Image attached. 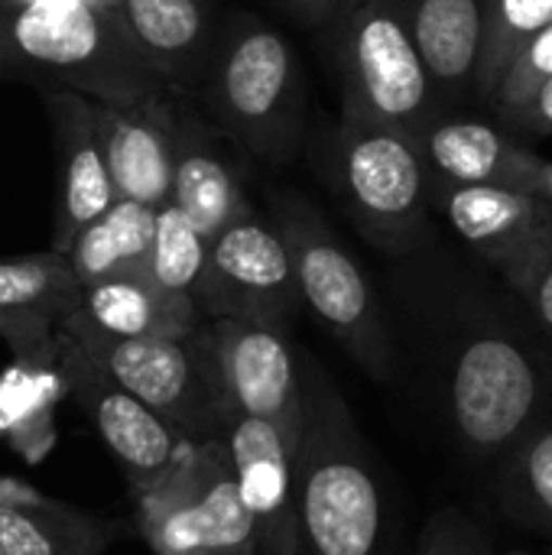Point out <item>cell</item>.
<instances>
[{"mask_svg":"<svg viewBox=\"0 0 552 555\" xmlns=\"http://www.w3.org/2000/svg\"><path fill=\"white\" fill-rule=\"evenodd\" d=\"M384 299L410 380L446 442L472 465L501 462L552 403V354L524 302L485 263L423 247L394 260Z\"/></svg>","mask_w":552,"mask_h":555,"instance_id":"6da1fadb","label":"cell"},{"mask_svg":"<svg viewBox=\"0 0 552 555\" xmlns=\"http://www.w3.org/2000/svg\"><path fill=\"white\" fill-rule=\"evenodd\" d=\"M303 433L293 452L299 555H394L381 465L332 374L299 354Z\"/></svg>","mask_w":552,"mask_h":555,"instance_id":"7a4b0ae2","label":"cell"},{"mask_svg":"<svg viewBox=\"0 0 552 555\" xmlns=\"http://www.w3.org/2000/svg\"><path fill=\"white\" fill-rule=\"evenodd\" d=\"M198 94L215 130L251 156L283 166L306 137V78L293 42L254 13L215 33Z\"/></svg>","mask_w":552,"mask_h":555,"instance_id":"3957f363","label":"cell"},{"mask_svg":"<svg viewBox=\"0 0 552 555\" xmlns=\"http://www.w3.org/2000/svg\"><path fill=\"white\" fill-rule=\"evenodd\" d=\"M270 224L286 244L303 306L377 384L400 380V354L384 296L325 215L293 189L270 192Z\"/></svg>","mask_w":552,"mask_h":555,"instance_id":"277c9868","label":"cell"},{"mask_svg":"<svg viewBox=\"0 0 552 555\" xmlns=\"http://www.w3.org/2000/svg\"><path fill=\"white\" fill-rule=\"evenodd\" d=\"M319 169L351 228L384 257L403 260L436 241L429 172L410 133L338 120Z\"/></svg>","mask_w":552,"mask_h":555,"instance_id":"5b68a950","label":"cell"},{"mask_svg":"<svg viewBox=\"0 0 552 555\" xmlns=\"http://www.w3.org/2000/svg\"><path fill=\"white\" fill-rule=\"evenodd\" d=\"M62 332L185 446L221 439L238 413L208 322L189 335L107 338L68 315Z\"/></svg>","mask_w":552,"mask_h":555,"instance_id":"8992f818","label":"cell"},{"mask_svg":"<svg viewBox=\"0 0 552 555\" xmlns=\"http://www.w3.org/2000/svg\"><path fill=\"white\" fill-rule=\"evenodd\" d=\"M329 26L342 81V120L416 137L442 104L397 0H338Z\"/></svg>","mask_w":552,"mask_h":555,"instance_id":"52a82bcc","label":"cell"},{"mask_svg":"<svg viewBox=\"0 0 552 555\" xmlns=\"http://www.w3.org/2000/svg\"><path fill=\"white\" fill-rule=\"evenodd\" d=\"M10 42L33 68L91 101L127 104L146 94H169L114 7L29 0L10 20Z\"/></svg>","mask_w":552,"mask_h":555,"instance_id":"ba28073f","label":"cell"},{"mask_svg":"<svg viewBox=\"0 0 552 555\" xmlns=\"http://www.w3.org/2000/svg\"><path fill=\"white\" fill-rule=\"evenodd\" d=\"M133 504V527L153 555H185L198 550L257 555L224 436L185 446L172 468L153 488L137 494Z\"/></svg>","mask_w":552,"mask_h":555,"instance_id":"9c48e42d","label":"cell"},{"mask_svg":"<svg viewBox=\"0 0 552 555\" xmlns=\"http://www.w3.org/2000/svg\"><path fill=\"white\" fill-rule=\"evenodd\" d=\"M202 322L247 319L290 328L303 309L286 244L257 211L208 241L205 270L192 293Z\"/></svg>","mask_w":552,"mask_h":555,"instance_id":"30bf717a","label":"cell"},{"mask_svg":"<svg viewBox=\"0 0 552 555\" xmlns=\"http://www.w3.org/2000/svg\"><path fill=\"white\" fill-rule=\"evenodd\" d=\"M49 361L62 384V393L88 416L107 452L120 462L130 494L153 488L172 462L182 455L185 442L159 423L137 397H130L91 354H85L65 332L55 335Z\"/></svg>","mask_w":552,"mask_h":555,"instance_id":"8fae6325","label":"cell"},{"mask_svg":"<svg viewBox=\"0 0 552 555\" xmlns=\"http://www.w3.org/2000/svg\"><path fill=\"white\" fill-rule=\"evenodd\" d=\"M208 328L234 410L273 426L296 452L303 433V384L290 328L247 319H218Z\"/></svg>","mask_w":552,"mask_h":555,"instance_id":"7c38bea8","label":"cell"},{"mask_svg":"<svg viewBox=\"0 0 552 555\" xmlns=\"http://www.w3.org/2000/svg\"><path fill=\"white\" fill-rule=\"evenodd\" d=\"M433 215H442L478 263L504 283L552 244V205L504 185H455L429 179Z\"/></svg>","mask_w":552,"mask_h":555,"instance_id":"4fadbf2b","label":"cell"},{"mask_svg":"<svg viewBox=\"0 0 552 555\" xmlns=\"http://www.w3.org/2000/svg\"><path fill=\"white\" fill-rule=\"evenodd\" d=\"M176 127L179 114L169 94H146L127 104L94 101V130L117 198L150 208L169 202Z\"/></svg>","mask_w":552,"mask_h":555,"instance_id":"5bb4252c","label":"cell"},{"mask_svg":"<svg viewBox=\"0 0 552 555\" xmlns=\"http://www.w3.org/2000/svg\"><path fill=\"white\" fill-rule=\"evenodd\" d=\"M224 442L234 462L244 511L251 517L257 555H299L293 449L273 426L244 413L231 416Z\"/></svg>","mask_w":552,"mask_h":555,"instance_id":"9a60e30c","label":"cell"},{"mask_svg":"<svg viewBox=\"0 0 552 555\" xmlns=\"http://www.w3.org/2000/svg\"><path fill=\"white\" fill-rule=\"evenodd\" d=\"M59 159V192L52 221V254L65 257L85 224L117 202L101 140L94 130V101L59 88L46 98Z\"/></svg>","mask_w":552,"mask_h":555,"instance_id":"2e32d148","label":"cell"},{"mask_svg":"<svg viewBox=\"0 0 552 555\" xmlns=\"http://www.w3.org/2000/svg\"><path fill=\"white\" fill-rule=\"evenodd\" d=\"M413 140L433 182L534 192L537 166L543 159L508 130L459 111L436 114Z\"/></svg>","mask_w":552,"mask_h":555,"instance_id":"e0dca14e","label":"cell"},{"mask_svg":"<svg viewBox=\"0 0 552 555\" xmlns=\"http://www.w3.org/2000/svg\"><path fill=\"white\" fill-rule=\"evenodd\" d=\"M78 299L81 286L65 257L49 250L0 260V338L16 358H46Z\"/></svg>","mask_w":552,"mask_h":555,"instance_id":"ac0fdd59","label":"cell"},{"mask_svg":"<svg viewBox=\"0 0 552 555\" xmlns=\"http://www.w3.org/2000/svg\"><path fill=\"white\" fill-rule=\"evenodd\" d=\"M442 111L475 101L488 0H397Z\"/></svg>","mask_w":552,"mask_h":555,"instance_id":"d6986e66","label":"cell"},{"mask_svg":"<svg viewBox=\"0 0 552 555\" xmlns=\"http://www.w3.org/2000/svg\"><path fill=\"white\" fill-rule=\"evenodd\" d=\"M215 133L218 130L205 127L195 114L179 117L169 182V205L179 208L205 241L257 211L244 192L241 176L215 146Z\"/></svg>","mask_w":552,"mask_h":555,"instance_id":"ffe728a7","label":"cell"},{"mask_svg":"<svg viewBox=\"0 0 552 555\" xmlns=\"http://www.w3.org/2000/svg\"><path fill=\"white\" fill-rule=\"evenodd\" d=\"M114 13L169 91H198L215 42L205 0H114Z\"/></svg>","mask_w":552,"mask_h":555,"instance_id":"44dd1931","label":"cell"},{"mask_svg":"<svg viewBox=\"0 0 552 555\" xmlns=\"http://www.w3.org/2000/svg\"><path fill=\"white\" fill-rule=\"evenodd\" d=\"M130 524L49 501L16 481L0 485V555H107Z\"/></svg>","mask_w":552,"mask_h":555,"instance_id":"7402d4cb","label":"cell"},{"mask_svg":"<svg viewBox=\"0 0 552 555\" xmlns=\"http://www.w3.org/2000/svg\"><path fill=\"white\" fill-rule=\"evenodd\" d=\"M72 315L107 338L189 335L202 325V315L192 302H176L163 296L143 276H120L81 286V299Z\"/></svg>","mask_w":552,"mask_h":555,"instance_id":"603a6c76","label":"cell"},{"mask_svg":"<svg viewBox=\"0 0 552 555\" xmlns=\"http://www.w3.org/2000/svg\"><path fill=\"white\" fill-rule=\"evenodd\" d=\"M153 221L156 208L117 198L107 211L85 224L65 254L78 286L120 276H143L153 241Z\"/></svg>","mask_w":552,"mask_h":555,"instance_id":"cb8c5ba5","label":"cell"},{"mask_svg":"<svg viewBox=\"0 0 552 555\" xmlns=\"http://www.w3.org/2000/svg\"><path fill=\"white\" fill-rule=\"evenodd\" d=\"M62 397L55 367L46 358H16L0 380V436L16 442L23 455L39 459L52 442V406Z\"/></svg>","mask_w":552,"mask_h":555,"instance_id":"d4e9b609","label":"cell"},{"mask_svg":"<svg viewBox=\"0 0 552 555\" xmlns=\"http://www.w3.org/2000/svg\"><path fill=\"white\" fill-rule=\"evenodd\" d=\"M552 23V0H488L475 101L491 104L521 49Z\"/></svg>","mask_w":552,"mask_h":555,"instance_id":"484cf974","label":"cell"},{"mask_svg":"<svg viewBox=\"0 0 552 555\" xmlns=\"http://www.w3.org/2000/svg\"><path fill=\"white\" fill-rule=\"evenodd\" d=\"M205 257H208V241L182 218L179 208H172L169 202L159 205L143 280L176 302H192V293L205 270Z\"/></svg>","mask_w":552,"mask_h":555,"instance_id":"4316f807","label":"cell"},{"mask_svg":"<svg viewBox=\"0 0 552 555\" xmlns=\"http://www.w3.org/2000/svg\"><path fill=\"white\" fill-rule=\"evenodd\" d=\"M504 501L514 517L552 533V423L534 426L504 459Z\"/></svg>","mask_w":552,"mask_h":555,"instance_id":"83f0119b","label":"cell"},{"mask_svg":"<svg viewBox=\"0 0 552 555\" xmlns=\"http://www.w3.org/2000/svg\"><path fill=\"white\" fill-rule=\"evenodd\" d=\"M416 555H498L491 537L459 507H442L436 511L423 533Z\"/></svg>","mask_w":552,"mask_h":555,"instance_id":"f1b7e54d","label":"cell"},{"mask_svg":"<svg viewBox=\"0 0 552 555\" xmlns=\"http://www.w3.org/2000/svg\"><path fill=\"white\" fill-rule=\"evenodd\" d=\"M547 78H552V23L547 29H540L524 49L521 55L514 59L508 78L501 81L498 94L491 98V114L504 111V107H514L517 101H524L537 85H543Z\"/></svg>","mask_w":552,"mask_h":555,"instance_id":"f546056e","label":"cell"},{"mask_svg":"<svg viewBox=\"0 0 552 555\" xmlns=\"http://www.w3.org/2000/svg\"><path fill=\"white\" fill-rule=\"evenodd\" d=\"M511 293L524 302L527 315L534 319L540 338L547 341L552 354V244L540 250L530 263H524L511 280Z\"/></svg>","mask_w":552,"mask_h":555,"instance_id":"4dcf8cb0","label":"cell"},{"mask_svg":"<svg viewBox=\"0 0 552 555\" xmlns=\"http://www.w3.org/2000/svg\"><path fill=\"white\" fill-rule=\"evenodd\" d=\"M508 133H530V137H552V78L537 85L524 101L495 114Z\"/></svg>","mask_w":552,"mask_h":555,"instance_id":"1f68e13d","label":"cell"},{"mask_svg":"<svg viewBox=\"0 0 552 555\" xmlns=\"http://www.w3.org/2000/svg\"><path fill=\"white\" fill-rule=\"evenodd\" d=\"M306 26H325L338 7V0H283Z\"/></svg>","mask_w":552,"mask_h":555,"instance_id":"d6a6232c","label":"cell"},{"mask_svg":"<svg viewBox=\"0 0 552 555\" xmlns=\"http://www.w3.org/2000/svg\"><path fill=\"white\" fill-rule=\"evenodd\" d=\"M534 195L547 198L552 205V163L550 159H540L537 166V179H534Z\"/></svg>","mask_w":552,"mask_h":555,"instance_id":"836d02e7","label":"cell"},{"mask_svg":"<svg viewBox=\"0 0 552 555\" xmlns=\"http://www.w3.org/2000/svg\"><path fill=\"white\" fill-rule=\"evenodd\" d=\"M185 555H238V553H215V550H198V553H185ZM254 555V553H247Z\"/></svg>","mask_w":552,"mask_h":555,"instance_id":"e575fe53","label":"cell"},{"mask_svg":"<svg viewBox=\"0 0 552 555\" xmlns=\"http://www.w3.org/2000/svg\"><path fill=\"white\" fill-rule=\"evenodd\" d=\"M508 555H537V553H508Z\"/></svg>","mask_w":552,"mask_h":555,"instance_id":"d590c367","label":"cell"}]
</instances>
